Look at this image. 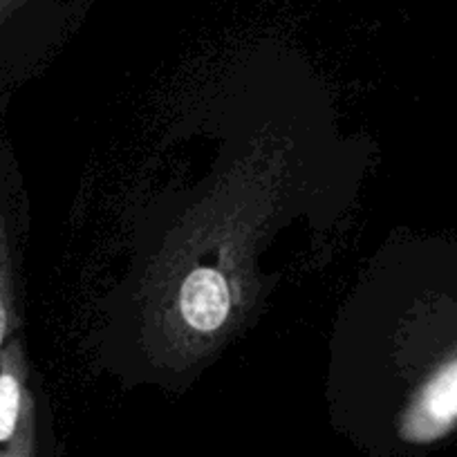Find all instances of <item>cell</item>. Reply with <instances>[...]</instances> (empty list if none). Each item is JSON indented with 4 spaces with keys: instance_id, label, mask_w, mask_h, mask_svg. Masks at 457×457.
I'll list each match as a JSON object with an SVG mask.
<instances>
[{
    "instance_id": "3",
    "label": "cell",
    "mask_w": 457,
    "mask_h": 457,
    "mask_svg": "<svg viewBox=\"0 0 457 457\" xmlns=\"http://www.w3.org/2000/svg\"><path fill=\"white\" fill-rule=\"evenodd\" d=\"M47 0H0V83L19 65Z\"/></svg>"
},
{
    "instance_id": "4",
    "label": "cell",
    "mask_w": 457,
    "mask_h": 457,
    "mask_svg": "<svg viewBox=\"0 0 457 457\" xmlns=\"http://www.w3.org/2000/svg\"><path fill=\"white\" fill-rule=\"evenodd\" d=\"M5 193V170L0 169V353L14 329V238Z\"/></svg>"
},
{
    "instance_id": "1",
    "label": "cell",
    "mask_w": 457,
    "mask_h": 457,
    "mask_svg": "<svg viewBox=\"0 0 457 457\" xmlns=\"http://www.w3.org/2000/svg\"><path fill=\"white\" fill-rule=\"evenodd\" d=\"M0 457H38V412L19 338L0 353Z\"/></svg>"
},
{
    "instance_id": "2",
    "label": "cell",
    "mask_w": 457,
    "mask_h": 457,
    "mask_svg": "<svg viewBox=\"0 0 457 457\" xmlns=\"http://www.w3.org/2000/svg\"><path fill=\"white\" fill-rule=\"evenodd\" d=\"M184 325L197 334H215L231 314V292L227 278L213 267L193 270L184 278L178 296Z\"/></svg>"
}]
</instances>
